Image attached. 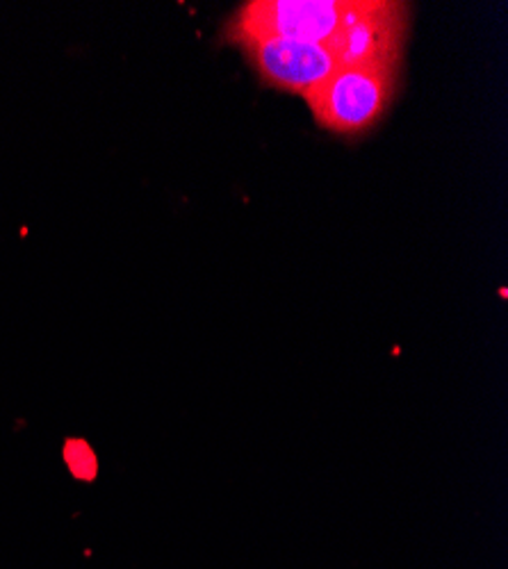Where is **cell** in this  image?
Masks as SVG:
<instances>
[{
    "instance_id": "1",
    "label": "cell",
    "mask_w": 508,
    "mask_h": 569,
    "mask_svg": "<svg viewBox=\"0 0 508 569\" xmlns=\"http://www.w3.org/2000/svg\"><path fill=\"white\" fill-rule=\"evenodd\" d=\"M397 80L399 62L342 64L306 101L321 128L356 137L381 121L395 99Z\"/></svg>"
},
{
    "instance_id": "3",
    "label": "cell",
    "mask_w": 508,
    "mask_h": 569,
    "mask_svg": "<svg viewBox=\"0 0 508 569\" xmlns=\"http://www.w3.org/2000/svg\"><path fill=\"white\" fill-rule=\"evenodd\" d=\"M233 43L240 46L267 84L299 93L301 99L342 67L338 56L321 43L276 37H245Z\"/></svg>"
},
{
    "instance_id": "2",
    "label": "cell",
    "mask_w": 508,
    "mask_h": 569,
    "mask_svg": "<svg viewBox=\"0 0 508 569\" xmlns=\"http://www.w3.org/2000/svg\"><path fill=\"white\" fill-rule=\"evenodd\" d=\"M367 0H251L226 28V37H276L336 49L345 30L365 12Z\"/></svg>"
},
{
    "instance_id": "4",
    "label": "cell",
    "mask_w": 508,
    "mask_h": 569,
    "mask_svg": "<svg viewBox=\"0 0 508 569\" xmlns=\"http://www.w3.org/2000/svg\"><path fill=\"white\" fill-rule=\"evenodd\" d=\"M67 462L71 471L80 479H91L97 473V458L89 451L84 442H69L67 447Z\"/></svg>"
}]
</instances>
